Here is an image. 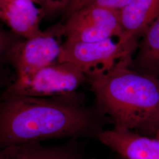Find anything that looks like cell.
Wrapping results in <instances>:
<instances>
[{"label":"cell","instance_id":"cell-5","mask_svg":"<svg viewBox=\"0 0 159 159\" xmlns=\"http://www.w3.org/2000/svg\"><path fill=\"white\" fill-rule=\"evenodd\" d=\"M64 41L90 43L116 38L123 41L119 11L90 6L72 13L62 22Z\"/></svg>","mask_w":159,"mask_h":159},{"label":"cell","instance_id":"cell-7","mask_svg":"<svg viewBox=\"0 0 159 159\" xmlns=\"http://www.w3.org/2000/svg\"><path fill=\"white\" fill-rule=\"evenodd\" d=\"M101 142L125 159H159V140L117 127L98 134Z\"/></svg>","mask_w":159,"mask_h":159},{"label":"cell","instance_id":"cell-16","mask_svg":"<svg viewBox=\"0 0 159 159\" xmlns=\"http://www.w3.org/2000/svg\"><path fill=\"white\" fill-rule=\"evenodd\" d=\"M156 137H157V139H158L159 140V129H158V130L156 132Z\"/></svg>","mask_w":159,"mask_h":159},{"label":"cell","instance_id":"cell-4","mask_svg":"<svg viewBox=\"0 0 159 159\" xmlns=\"http://www.w3.org/2000/svg\"><path fill=\"white\" fill-rule=\"evenodd\" d=\"M86 78L74 64L57 61L33 73L16 77L0 95L43 98L71 96Z\"/></svg>","mask_w":159,"mask_h":159},{"label":"cell","instance_id":"cell-2","mask_svg":"<svg viewBox=\"0 0 159 159\" xmlns=\"http://www.w3.org/2000/svg\"><path fill=\"white\" fill-rule=\"evenodd\" d=\"M120 63L111 70L87 76L91 90L117 127L154 132L159 129V79Z\"/></svg>","mask_w":159,"mask_h":159},{"label":"cell","instance_id":"cell-17","mask_svg":"<svg viewBox=\"0 0 159 159\" xmlns=\"http://www.w3.org/2000/svg\"><path fill=\"white\" fill-rule=\"evenodd\" d=\"M1 2H2V0H0V7H1Z\"/></svg>","mask_w":159,"mask_h":159},{"label":"cell","instance_id":"cell-10","mask_svg":"<svg viewBox=\"0 0 159 159\" xmlns=\"http://www.w3.org/2000/svg\"><path fill=\"white\" fill-rule=\"evenodd\" d=\"M0 159H83L71 144L47 146L40 142L0 148Z\"/></svg>","mask_w":159,"mask_h":159},{"label":"cell","instance_id":"cell-14","mask_svg":"<svg viewBox=\"0 0 159 159\" xmlns=\"http://www.w3.org/2000/svg\"><path fill=\"white\" fill-rule=\"evenodd\" d=\"M71 0H40V8L44 16L51 17L62 12L66 8Z\"/></svg>","mask_w":159,"mask_h":159},{"label":"cell","instance_id":"cell-3","mask_svg":"<svg viewBox=\"0 0 159 159\" xmlns=\"http://www.w3.org/2000/svg\"><path fill=\"white\" fill-rule=\"evenodd\" d=\"M139 41L123 42L117 39L90 42L64 41L57 61L74 64L86 76L100 74L123 62H131Z\"/></svg>","mask_w":159,"mask_h":159},{"label":"cell","instance_id":"cell-6","mask_svg":"<svg viewBox=\"0 0 159 159\" xmlns=\"http://www.w3.org/2000/svg\"><path fill=\"white\" fill-rule=\"evenodd\" d=\"M63 38L61 22L34 37L18 41L12 47L8 59V64L14 69L16 77L33 73L57 61Z\"/></svg>","mask_w":159,"mask_h":159},{"label":"cell","instance_id":"cell-8","mask_svg":"<svg viewBox=\"0 0 159 159\" xmlns=\"http://www.w3.org/2000/svg\"><path fill=\"white\" fill-rule=\"evenodd\" d=\"M45 17L40 8L29 0H2L0 21H3L13 33L24 39L41 34V20Z\"/></svg>","mask_w":159,"mask_h":159},{"label":"cell","instance_id":"cell-15","mask_svg":"<svg viewBox=\"0 0 159 159\" xmlns=\"http://www.w3.org/2000/svg\"><path fill=\"white\" fill-rule=\"evenodd\" d=\"M29 1H31L34 2V3H35L38 6L40 5V0H29Z\"/></svg>","mask_w":159,"mask_h":159},{"label":"cell","instance_id":"cell-12","mask_svg":"<svg viewBox=\"0 0 159 159\" xmlns=\"http://www.w3.org/2000/svg\"><path fill=\"white\" fill-rule=\"evenodd\" d=\"M132 0H71L70 4L63 11L64 21L72 13L90 6L106 8L120 11L129 4Z\"/></svg>","mask_w":159,"mask_h":159},{"label":"cell","instance_id":"cell-13","mask_svg":"<svg viewBox=\"0 0 159 159\" xmlns=\"http://www.w3.org/2000/svg\"><path fill=\"white\" fill-rule=\"evenodd\" d=\"M24 39L16 34L0 28V68L8 64V59L12 47Z\"/></svg>","mask_w":159,"mask_h":159},{"label":"cell","instance_id":"cell-1","mask_svg":"<svg viewBox=\"0 0 159 159\" xmlns=\"http://www.w3.org/2000/svg\"><path fill=\"white\" fill-rule=\"evenodd\" d=\"M73 96L0 95V148L84 132L90 120Z\"/></svg>","mask_w":159,"mask_h":159},{"label":"cell","instance_id":"cell-11","mask_svg":"<svg viewBox=\"0 0 159 159\" xmlns=\"http://www.w3.org/2000/svg\"><path fill=\"white\" fill-rule=\"evenodd\" d=\"M136 56L130 67L144 74L159 77V17L139 41Z\"/></svg>","mask_w":159,"mask_h":159},{"label":"cell","instance_id":"cell-9","mask_svg":"<svg viewBox=\"0 0 159 159\" xmlns=\"http://www.w3.org/2000/svg\"><path fill=\"white\" fill-rule=\"evenodd\" d=\"M159 17V0H132L119 11L124 40L139 41Z\"/></svg>","mask_w":159,"mask_h":159}]
</instances>
